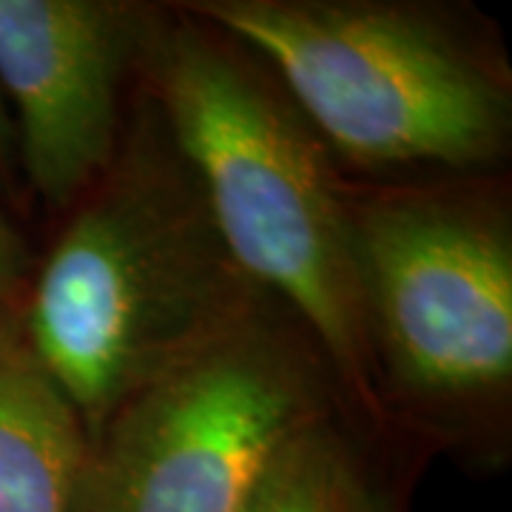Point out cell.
Instances as JSON below:
<instances>
[{"label": "cell", "mask_w": 512, "mask_h": 512, "mask_svg": "<svg viewBox=\"0 0 512 512\" xmlns=\"http://www.w3.org/2000/svg\"><path fill=\"white\" fill-rule=\"evenodd\" d=\"M265 305L151 106L72 205L20 325L92 439L131 393Z\"/></svg>", "instance_id": "6da1fadb"}, {"label": "cell", "mask_w": 512, "mask_h": 512, "mask_svg": "<svg viewBox=\"0 0 512 512\" xmlns=\"http://www.w3.org/2000/svg\"><path fill=\"white\" fill-rule=\"evenodd\" d=\"M140 69L239 268L293 313L339 382L379 410L353 197L319 134L262 60L188 12L168 26L151 20Z\"/></svg>", "instance_id": "7a4b0ae2"}, {"label": "cell", "mask_w": 512, "mask_h": 512, "mask_svg": "<svg viewBox=\"0 0 512 512\" xmlns=\"http://www.w3.org/2000/svg\"><path fill=\"white\" fill-rule=\"evenodd\" d=\"M185 12L259 57L330 157L362 168H476L507 148V74L433 9L197 0Z\"/></svg>", "instance_id": "3957f363"}, {"label": "cell", "mask_w": 512, "mask_h": 512, "mask_svg": "<svg viewBox=\"0 0 512 512\" xmlns=\"http://www.w3.org/2000/svg\"><path fill=\"white\" fill-rule=\"evenodd\" d=\"M274 305L131 393L100 424L69 512H239L276 450L325 419L328 404L325 359Z\"/></svg>", "instance_id": "277c9868"}, {"label": "cell", "mask_w": 512, "mask_h": 512, "mask_svg": "<svg viewBox=\"0 0 512 512\" xmlns=\"http://www.w3.org/2000/svg\"><path fill=\"white\" fill-rule=\"evenodd\" d=\"M353 242L376 373L430 416L473 419L512 384V231L478 188L353 197Z\"/></svg>", "instance_id": "5b68a950"}, {"label": "cell", "mask_w": 512, "mask_h": 512, "mask_svg": "<svg viewBox=\"0 0 512 512\" xmlns=\"http://www.w3.org/2000/svg\"><path fill=\"white\" fill-rule=\"evenodd\" d=\"M151 18L117 0H0V86L20 177L72 208L123 143V89Z\"/></svg>", "instance_id": "8992f818"}, {"label": "cell", "mask_w": 512, "mask_h": 512, "mask_svg": "<svg viewBox=\"0 0 512 512\" xmlns=\"http://www.w3.org/2000/svg\"><path fill=\"white\" fill-rule=\"evenodd\" d=\"M89 453L72 399L40 365L20 311L0 319V512H69Z\"/></svg>", "instance_id": "52a82bcc"}, {"label": "cell", "mask_w": 512, "mask_h": 512, "mask_svg": "<svg viewBox=\"0 0 512 512\" xmlns=\"http://www.w3.org/2000/svg\"><path fill=\"white\" fill-rule=\"evenodd\" d=\"M367 495L348 444L316 419L276 450L239 512H367Z\"/></svg>", "instance_id": "ba28073f"}, {"label": "cell", "mask_w": 512, "mask_h": 512, "mask_svg": "<svg viewBox=\"0 0 512 512\" xmlns=\"http://www.w3.org/2000/svg\"><path fill=\"white\" fill-rule=\"evenodd\" d=\"M23 279V248L12 228L0 220V319L18 313L15 299Z\"/></svg>", "instance_id": "9c48e42d"}, {"label": "cell", "mask_w": 512, "mask_h": 512, "mask_svg": "<svg viewBox=\"0 0 512 512\" xmlns=\"http://www.w3.org/2000/svg\"><path fill=\"white\" fill-rule=\"evenodd\" d=\"M20 165H18V140H15V123H12V111L6 103V94L0 86V183L12 185L18 183Z\"/></svg>", "instance_id": "30bf717a"}, {"label": "cell", "mask_w": 512, "mask_h": 512, "mask_svg": "<svg viewBox=\"0 0 512 512\" xmlns=\"http://www.w3.org/2000/svg\"><path fill=\"white\" fill-rule=\"evenodd\" d=\"M367 512H396V507H393V501H390L387 495L370 487V495H367Z\"/></svg>", "instance_id": "8fae6325"}]
</instances>
